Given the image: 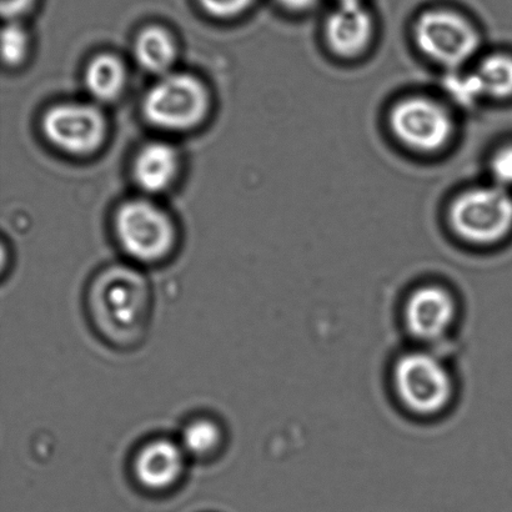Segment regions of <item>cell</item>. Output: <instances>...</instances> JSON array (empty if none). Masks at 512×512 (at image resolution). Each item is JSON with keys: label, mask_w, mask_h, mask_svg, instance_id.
Masks as SVG:
<instances>
[{"label": "cell", "mask_w": 512, "mask_h": 512, "mask_svg": "<svg viewBox=\"0 0 512 512\" xmlns=\"http://www.w3.org/2000/svg\"><path fill=\"white\" fill-rule=\"evenodd\" d=\"M464 311V300L453 285L425 279L404 290L396 314L405 344L450 351L463 324Z\"/></svg>", "instance_id": "obj_2"}, {"label": "cell", "mask_w": 512, "mask_h": 512, "mask_svg": "<svg viewBox=\"0 0 512 512\" xmlns=\"http://www.w3.org/2000/svg\"><path fill=\"white\" fill-rule=\"evenodd\" d=\"M127 73L122 62L114 55L95 57L85 70L87 90L98 102H112L122 93Z\"/></svg>", "instance_id": "obj_14"}, {"label": "cell", "mask_w": 512, "mask_h": 512, "mask_svg": "<svg viewBox=\"0 0 512 512\" xmlns=\"http://www.w3.org/2000/svg\"><path fill=\"white\" fill-rule=\"evenodd\" d=\"M386 385L396 409L411 421L436 423L460 398V378L449 351L405 344L386 368Z\"/></svg>", "instance_id": "obj_1"}, {"label": "cell", "mask_w": 512, "mask_h": 512, "mask_svg": "<svg viewBox=\"0 0 512 512\" xmlns=\"http://www.w3.org/2000/svg\"><path fill=\"white\" fill-rule=\"evenodd\" d=\"M449 220L461 242L494 247L512 233V192L494 183L466 190L451 204Z\"/></svg>", "instance_id": "obj_3"}, {"label": "cell", "mask_w": 512, "mask_h": 512, "mask_svg": "<svg viewBox=\"0 0 512 512\" xmlns=\"http://www.w3.org/2000/svg\"><path fill=\"white\" fill-rule=\"evenodd\" d=\"M493 183L512 192V144L496 150L490 160Z\"/></svg>", "instance_id": "obj_19"}, {"label": "cell", "mask_w": 512, "mask_h": 512, "mask_svg": "<svg viewBox=\"0 0 512 512\" xmlns=\"http://www.w3.org/2000/svg\"><path fill=\"white\" fill-rule=\"evenodd\" d=\"M28 52V35L19 22H7L2 33V54L5 64L17 65Z\"/></svg>", "instance_id": "obj_18"}, {"label": "cell", "mask_w": 512, "mask_h": 512, "mask_svg": "<svg viewBox=\"0 0 512 512\" xmlns=\"http://www.w3.org/2000/svg\"><path fill=\"white\" fill-rule=\"evenodd\" d=\"M421 53L449 70L463 69L478 54L481 37L475 25L455 10L430 9L415 23Z\"/></svg>", "instance_id": "obj_4"}, {"label": "cell", "mask_w": 512, "mask_h": 512, "mask_svg": "<svg viewBox=\"0 0 512 512\" xmlns=\"http://www.w3.org/2000/svg\"><path fill=\"white\" fill-rule=\"evenodd\" d=\"M209 109V95L193 75L168 73L148 90L143 102L145 118L160 129L183 132L202 122Z\"/></svg>", "instance_id": "obj_5"}, {"label": "cell", "mask_w": 512, "mask_h": 512, "mask_svg": "<svg viewBox=\"0 0 512 512\" xmlns=\"http://www.w3.org/2000/svg\"><path fill=\"white\" fill-rule=\"evenodd\" d=\"M178 167V154L173 147L162 142L149 143L135 159V182L145 192H164L173 183Z\"/></svg>", "instance_id": "obj_12"}, {"label": "cell", "mask_w": 512, "mask_h": 512, "mask_svg": "<svg viewBox=\"0 0 512 512\" xmlns=\"http://www.w3.org/2000/svg\"><path fill=\"white\" fill-rule=\"evenodd\" d=\"M135 58L140 67L153 74H168L177 57V47L167 29L145 28L138 35L134 47Z\"/></svg>", "instance_id": "obj_13"}, {"label": "cell", "mask_w": 512, "mask_h": 512, "mask_svg": "<svg viewBox=\"0 0 512 512\" xmlns=\"http://www.w3.org/2000/svg\"><path fill=\"white\" fill-rule=\"evenodd\" d=\"M484 98L505 100L512 98V55L491 54L481 59L474 69Z\"/></svg>", "instance_id": "obj_15"}, {"label": "cell", "mask_w": 512, "mask_h": 512, "mask_svg": "<svg viewBox=\"0 0 512 512\" xmlns=\"http://www.w3.org/2000/svg\"><path fill=\"white\" fill-rule=\"evenodd\" d=\"M389 123L401 144L420 153L439 152L455 134L454 117L446 105L418 95L396 103Z\"/></svg>", "instance_id": "obj_6"}, {"label": "cell", "mask_w": 512, "mask_h": 512, "mask_svg": "<svg viewBox=\"0 0 512 512\" xmlns=\"http://www.w3.org/2000/svg\"><path fill=\"white\" fill-rule=\"evenodd\" d=\"M281 8L293 13L308 12L318 4L319 0H275Z\"/></svg>", "instance_id": "obj_22"}, {"label": "cell", "mask_w": 512, "mask_h": 512, "mask_svg": "<svg viewBox=\"0 0 512 512\" xmlns=\"http://www.w3.org/2000/svg\"><path fill=\"white\" fill-rule=\"evenodd\" d=\"M115 229L124 253L139 263H157L174 245L172 220L147 200L125 203L117 214Z\"/></svg>", "instance_id": "obj_7"}, {"label": "cell", "mask_w": 512, "mask_h": 512, "mask_svg": "<svg viewBox=\"0 0 512 512\" xmlns=\"http://www.w3.org/2000/svg\"><path fill=\"white\" fill-rule=\"evenodd\" d=\"M94 294L99 319L113 330H132L147 315L148 291L144 280L129 270H115L105 276Z\"/></svg>", "instance_id": "obj_9"}, {"label": "cell", "mask_w": 512, "mask_h": 512, "mask_svg": "<svg viewBox=\"0 0 512 512\" xmlns=\"http://www.w3.org/2000/svg\"><path fill=\"white\" fill-rule=\"evenodd\" d=\"M449 77L446 78L445 89L449 93L451 100L471 107L475 103L484 99L483 90H481L479 80L476 78L474 70L463 72V70H449Z\"/></svg>", "instance_id": "obj_17"}, {"label": "cell", "mask_w": 512, "mask_h": 512, "mask_svg": "<svg viewBox=\"0 0 512 512\" xmlns=\"http://www.w3.org/2000/svg\"><path fill=\"white\" fill-rule=\"evenodd\" d=\"M205 13L218 19H232L247 12L255 0H198Z\"/></svg>", "instance_id": "obj_20"}, {"label": "cell", "mask_w": 512, "mask_h": 512, "mask_svg": "<svg viewBox=\"0 0 512 512\" xmlns=\"http://www.w3.org/2000/svg\"><path fill=\"white\" fill-rule=\"evenodd\" d=\"M338 7H360L365 5V0H336Z\"/></svg>", "instance_id": "obj_23"}, {"label": "cell", "mask_w": 512, "mask_h": 512, "mask_svg": "<svg viewBox=\"0 0 512 512\" xmlns=\"http://www.w3.org/2000/svg\"><path fill=\"white\" fill-rule=\"evenodd\" d=\"M43 132L50 143L65 153L95 152L107 134V122L95 105L62 103L44 114Z\"/></svg>", "instance_id": "obj_8"}, {"label": "cell", "mask_w": 512, "mask_h": 512, "mask_svg": "<svg viewBox=\"0 0 512 512\" xmlns=\"http://www.w3.org/2000/svg\"><path fill=\"white\" fill-rule=\"evenodd\" d=\"M187 458L179 443L168 439L150 441L135 456V478L145 489L167 490L182 478Z\"/></svg>", "instance_id": "obj_10"}, {"label": "cell", "mask_w": 512, "mask_h": 512, "mask_svg": "<svg viewBox=\"0 0 512 512\" xmlns=\"http://www.w3.org/2000/svg\"><path fill=\"white\" fill-rule=\"evenodd\" d=\"M222 443V430L210 419H197L185 426L179 444L187 456L208 458Z\"/></svg>", "instance_id": "obj_16"}, {"label": "cell", "mask_w": 512, "mask_h": 512, "mask_svg": "<svg viewBox=\"0 0 512 512\" xmlns=\"http://www.w3.org/2000/svg\"><path fill=\"white\" fill-rule=\"evenodd\" d=\"M374 35V20L365 5L338 7L325 23V38L340 57L351 58L369 47Z\"/></svg>", "instance_id": "obj_11"}, {"label": "cell", "mask_w": 512, "mask_h": 512, "mask_svg": "<svg viewBox=\"0 0 512 512\" xmlns=\"http://www.w3.org/2000/svg\"><path fill=\"white\" fill-rule=\"evenodd\" d=\"M37 0H0V9L7 22H18L25 14L32 12Z\"/></svg>", "instance_id": "obj_21"}]
</instances>
